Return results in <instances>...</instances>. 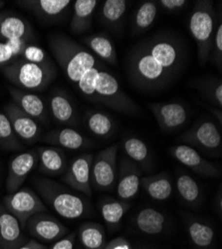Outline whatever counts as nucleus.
Here are the masks:
<instances>
[{"mask_svg": "<svg viewBox=\"0 0 222 249\" xmlns=\"http://www.w3.org/2000/svg\"><path fill=\"white\" fill-rule=\"evenodd\" d=\"M188 2L187 0H160L157 2V5L163 7L167 11H178L187 6Z\"/></svg>", "mask_w": 222, "mask_h": 249, "instance_id": "obj_43", "label": "nucleus"}, {"mask_svg": "<svg viewBox=\"0 0 222 249\" xmlns=\"http://www.w3.org/2000/svg\"><path fill=\"white\" fill-rule=\"evenodd\" d=\"M4 4H5V2H4V1H0V8L3 7V6H4Z\"/></svg>", "mask_w": 222, "mask_h": 249, "instance_id": "obj_48", "label": "nucleus"}, {"mask_svg": "<svg viewBox=\"0 0 222 249\" xmlns=\"http://www.w3.org/2000/svg\"><path fill=\"white\" fill-rule=\"evenodd\" d=\"M2 205L17 218L22 228H25L26 222L31 216L47 212V206L43 200L28 186H22L17 192L5 196Z\"/></svg>", "mask_w": 222, "mask_h": 249, "instance_id": "obj_9", "label": "nucleus"}, {"mask_svg": "<svg viewBox=\"0 0 222 249\" xmlns=\"http://www.w3.org/2000/svg\"><path fill=\"white\" fill-rule=\"evenodd\" d=\"M5 43L9 46L11 51L13 52L15 59H17L20 55L22 54L23 50L25 47L29 44L27 40L24 39H10V40H5Z\"/></svg>", "mask_w": 222, "mask_h": 249, "instance_id": "obj_42", "label": "nucleus"}, {"mask_svg": "<svg viewBox=\"0 0 222 249\" xmlns=\"http://www.w3.org/2000/svg\"><path fill=\"white\" fill-rule=\"evenodd\" d=\"M49 47L64 75L74 86L88 70L98 65L93 53L63 34L52 35Z\"/></svg>", "mask_w": 222, "mask_h": 249, "instance_id": "obj_3", "label": "nucleus"}, {"mask_svg": "<svg viewBox=\"0 0 222 249\" xmlns=\"http://www.w3.org/2000/svg\"><path fill=\"white\" fill-rule=\"evenodd\" d=\"M0 147L6 151H18L23 147L14 133L9 119L2 112H0Z\"/></svg>", "mask_w": 222, "mask_h": 249, "instance_id": "obj_36", "label": "nucleus"}, {"mask_svg": "<svg viewBox=\"0 0 222 249\" xmlns=\"http://www.w3.org/2000/svg\"><path fill=\"white\" fill-rule=\"evenodd\" d=\"M130 206L128 201L110 197L104 198L100 202V213L110 230H115L118 228Z\"/></svg>", "mask_w": 222, "mask_h": 249, "instance_id": "obj_31", "label": "nucleus"}, {"mask_svg": "<svg viewBox=\"0 0 222 249\" xmlns=\"http://www.w3.org/2000/svg\"><path fill=\"white\" fill-rule=\"evenodd\" d=\"M49 112L53 119L61 124L76 126L78 112L71 98L61 90H54L49 98Z\"/></svg>", "mask_w": 222, "mask_h": 249, "instance_id": "obj_20", "label": "nucleus"}, {"mask_svg": "<svg viewBox=\"0 0 222 249\" xmlns=\"http://www.w3.org/2000/svg\"><path fill=\"white\" fill-rule=\"evenodd\" d=\"M142 178V170L128 157L120 160L118 167L117 195L119 199L124 201L132 200L138 193Z\"/></svg>", "mask_w": 222, "mask_h": 249, "instance_id": "obj_15", "label": "nucleus"}, {"mask_svg": "<svg viewBox=\"0 0 222 249\" xmlns=\"http://www.w3.org/2000/svg\"><path fill=\"white\" fill-rule=\"evenodd\" d=\"M158 5L156 1H144L137 9L133 19V33L147 31L155 21Z\"/></svg>", "mask_w": 222, "mask_h": 249, "instance_id": "obj_34", "label": "nucleus"}, {"mask_svg": "<svg viewBox=\"0 0 222 249\" xmlns=\"http://www.w3.org/2000/svg\"><path fill=\"white\" fill-rule=\"evenodd\" d=\"M15 60V56L5 42H0V69Z\"/></svg>", "mask_w": 222, "mask_h": 249, "instance_id": "obj_41", "label": "nucleus"}, {"mask_svg": "<svg viewBox=\"0 0 222 249\" xmlns=\"http://www.w3.org/2000/svg\"><path fill=\"white\" fill-rule=\"evenodd\" d=\"M216 28L213 3L207 0L197 1L189 17V31L197 44V57L201 65L210 57Z\"/></svg>", "mask_w": 222, "mask_h": 249, "instance_id": "obj_6", "label": "nucleus"}, {"mask_svg": "<svg viewBox=\"0 0 222 249\" xmlns=\"http://www.w3.org/2000/svg\"><path fill=\"white\" fill-rule=\"evenodd\" d=\"M38 156L36 150L18 154L8 163V174L6 178V191L11 195L21 189L32 171L37 168Z\"/></svg>", "mask_w": 222, "mask_h": 249, "instance_id": "obj_14", "label": "nucleus"}, {"mask_svg": "<svg viewBox=\"0 0 222 249\" xmlns=\"http://www.w3.org/2000/svg\"><path fill=\"white\" fill-rule=\"evenodd\" d=\"M140 186L150 197L157 201L167 200L172 195V182L167 173L142 178Z\"/></svg>", "mask_w": 222, "mask_h": 249, "instance_id": "obj_25", "label": "nucleus"}, {"mask_svg": "<svg viewBox=\"0 0 222 249\" xmlns=\"http://www.w3.org/2000/svg\"><path fill=\"white\" fill-rule=\"evenodd\" d=\"M119 144L102 150L94 155L91 167L92 190L111 192L116 188L118 178Z\"/></svg>", "mask_w": 222, "mask_h": 249, "instance_id": "obj_7", "label": "nucleus"}, {"mask_svg": "<svg viewBox=\"0 0 222 249\" xmlns=\"http://www.w3.org/2000/svg\"><path fill=\"white\" fill-rule=\"evenodd\" d=\"M17 59H22L28 62H32V63L36 64H45L51 62L45 53V51L35 45L28 44L25 49L23 50L22 54L20 55Z\"/></svg>", "mask_w": 222, "mask_h": 249, "instance_id": "obj_38", "label": "nucleus"}, {"mask_svg": "<svg viewBox=\"0 0 222 249\" xmlns=\"http://www.w3.org/2000/svg\"><path fill=\"white\" fill-rule=\"evenodd\" d=\"M184 49L171 36H155L135 47L128 58V75L133 84L144 91L163 89L176 75Z\"/></svg>", "mask_w": 222, "mask_h": 249, "instance_id": "obj_1", "label": "nucleus"}, {"mask_svg": "<svg viewBox=\"0 0 222 249\" xmlns=\"http://www.w3.org/2000/svg\"><path fill=\"white\" fill-rule=\"evenodd\" d=\"M148 108L154 115L160 130L166 133L180 130L188 119L187 108L183 104L176 102L150 104Z\"/></svg>", "mask_w": 222, "mask_h": 249, "instance_id": "obj_11", "label": "nucleus"}, {"mask_svg": "<svg viewBox=\"0 0 222 249\" xmlns=\"http://www.w3.org/2000/svg\"><path fill=\"white\" fill-rule=\"evenodd\" d=\"M210 111L214 114V116L217 118V121L219 123V124H222V112H221V109H218V108H212V107H209Z\"/></svg>", "mask_w": 222, "mask_h": 249, "instance_id": "obj_47", "label": "nucleus"}, {"mask_svg": "<svg viewBox=\"0 0 222 249\" xmlns=\"http://www.w3.org/2000/svg\"><path fill=\"white\" fill-rule=\"evenodd\" d=\"M77 235L85 249H104L107 236L104 227L96 222H84L80 225Z\"/></svg>", "mask_w": 222, "mask_h": 249, "instance_id": "obj_29", "label": "nucleus"}, {"mask_svg": "<svg viewBox=\"0 0 222 249\" xmlns=\"http://www.w3.org/2000/svg\"><path fill=\"white\" fill-rule=\"evenodd\" d=\"M93 154H82L74 158L62 177V180L71 189L85 196H91L93 190L91 186V167Z\"/></svg>", "mask_w": 222, "mask_h": 249, "instance_id": "obj_10", "label": "nucleus"}, {"mask_svg": "<svg viewBox=\"0 0 222 249\" xmlns=\"http://www.w3.org/2000/svg\"><path fill=\"white\" fill-rule=\"evenodd\" d=\"M188 236L191 242L199 249H210L215 243L213 228L201 220L189 217L187 221Z\"/></svg>", "mask_w": 222, "mask_h": 249, "instance_id": "obj_28", "label": "nucleus"}, {"mask_svg": "<svg viewBox=\"0 0 222 249\" xmlns=\"http://www.w3.org/2000/svg\"><path fill=\"white\" fill-rule=\"evenodd\" d=\"M83 42L99 58L111 65L117 64V52L112 41L104 34H92L83 37Z\"/></svg>", "mask_w": 222, "mask_h": 249, "instance_id": "obj_32", "label": "nucleus"}, {"mask_svg": "<svg viewBox=\"0 0 222 249\" xmlns=\"http://www.w3.org/2000/svg\"><path fill=\"white\" fill-rule=\"evenodd\" d=\"M171 156L180 163L194 172L195 174L205 178H218L221 171L218 165L205 160L197 150L188 144L179 143L170 149Z\"/></svg>", "mask_w": 222, "mask_h": 249, "instance_id": "obj_12", "label": "nucleus"}, {"mask_svg": "<svg viewBox=\"0 0 222 249\" xmlns=\"http://www.w3.org/2000/svg\"><path fill=\"white\" fill-rule=\"evenodd\" d=\"M138 231L148 235H156L163 232L167 227V217L163 213L153 207L140 210L133 219Z\"/></svg>", "mask_w": 222, "mask_h": 249, "instance_id": "obj_23", "label": "nucleus"}, {"mask_svg": "<svg viewBox=\"0 0 222 249\" xmlns=\"http://www.w3.org/2000/svg\"><path fill=\"white\" fill-rule=\"evenodd\" d=\"M76 236L77 232L67 234L64 237L55 241L50 249H74L76 243Z\"/></svg>", "mask_w": 222, "mask_h": 249, "instance_id": "obj_40", "label": "nucleus"}, {"mask_svg": "<svg viewBox=\"0 0 222 249\" xmlns=\"http://www.w3.org/2000/svg\"><path fill=\"white\" fill-rule=\"evenodd\" d=\"M178 142L213 157L221 155V134L216 124L210 120H201L195 123L192 128L178 138Z\"/></svg>", "mask_w": 222, "mask_h": 249, "instance_id": "obj_8", "label": "nucleus"}, {"mask_svg": "<svg viewBox=\"0 0 222 249\" xmlns=\"http://www.w3.org/2000/svg\"><path fill=\"white\" fill-rule=\"evenodd\" d=\"M4 114L9 119L12 129L20 141L28 144L38 141L42 133V128L38 122L20 110L14 103L6 104Z\"/></svg>", "mask_w": 222, "mask_h": 249, "instance_id": "obj_16", "label": "nucleus"}, {"mask_svg": "<svg viewBox=\"0 0 222 249\" xmlns=\"http://www.w3.org/2000/svg\"><path fill=\"white\" fill-rule=\"evenodd\" d=\"M8 91L13 99V103L20 110H22L36 122L45 123L47 121V107L42 98L32 92L14 87H10Z\"/></svg>", "mask_w": 222, "mask_h": 249, "instance_id": "obj_19", "label": "nucleus"}, {"mask_svg": "<svg viewBox=\"0 0 222 249\" xmlns=\"http://www.w3.org/2000/svg\"><path fill=\"white\" fill-rule=\"evenodd\" d=\"M35 189L51 209L67 219H78L91 213L89 201L80 195L50 178L35 177L32 180Z\"/></svg>", "mask_w": 222, "mask_h": 249, "instance_id": "obj_4", "label": "nucleus"}, {"mask_svg": "<svg viewBox=\"0 0 222 249\" xmlns=\"http://www.w3.org/2000/svg\"><path fill=\"white\" fill-rule=\"evenodd\" d=\"M123 149L127 157L140 169L149 170L152 167V154L144 141L136 137H127L123 141Z\"/></svg>", "mask_w": 222, "mask_h": 249, "instance_id": "obj_30", "label": "nucleus"}, {"mask_svg": "<svg viewBox=\"0 0 222 249\" xmlns=\"http://www.w3.org/2000/svg\"><path fill=\"white\" fill-rule=\"evenodd\" d=\"M25 228L31 236L46 243L55 242L68 233V228L62 222L45 213L31 216Z\"/></svg>", "mask_w": 222, "mask_h": 249, "instance_id": "obj_13", "label": "nucleus"}, {"mask_svg": "<svg viewBox=\"0 0 222 249\" xmlns=\"http://www.w3.org/2000/svg\"><path fill=\"white\" fill-rule=\"evenodd\" d=\"M43 141L60 149H67L71 151L88 148L92 144V142L86 136L73 128L53 130L44 136Z\"/></svg>", "mask_w": 222, "mask_h": 249, "instance_id": "obj_21", "label": "nucleus"}, {"mask_svg": "<svg viewBox=\"0 0 222 249\" xmlns=\"http://www.w3.org/2000/svg\"><path fill=\"white\" fill-rule=\"evenodd\" d=\"M38 156V171L48 177H57L66 172L68 160L63 149L58 147H39L36 149Z\"/></svg>", "mask_w": 222, "mask_h": 249, "instance_id": "obj_18", "label": "nucleus"}, {"mask_svg": "<svg viewBox=\"0 0 222 249\" xmlns=\"http://www.w3.org/2000/svg\"><path fill=\"white\" fill-rule=\"evenodd\" d=\"M2 73L14 86L33 93L47 89L56 77V68L52 62L36 64L15 59L2 68Z\"/></svg>", "mask_w": 222, "mask_h": 249, "instance_id": "obj_5", "label": "nucleus"}, {"mask_svg": "<svg viewBox=\"0 0 222 249\" xmlns=\"http://www.w3.org/2000/svg\"><path fill=\"white\" fill-rule=\"evenodd\" d=\"M0 37L5 40L33 37V30L25 19L11 13H0Z\"/></svg>", "mask_w": 222, "mask_h": 249, "instance_id": "obj_24", "label": "nucleus"}, {"mask_svg": "<svg viewBox=\"0 0 222 249\" xmlns=\"http://www.w3.org/2000/svg\"><path fill=\"white\" fill-rule=\"evenodd\" d=\"M215 210L217 211L219 217L222 216V195H221V188H219V192L215 197Z\"/></svg>", "mask_w": 222, "mask_h": 249, "instance_id": "obj_46", "label": "nucleus"}, {"mask_svg": "<svg viewBox=\"0 0 222 249\" xmlns=\"http://www.w3.org/2000/svg\"><path fill=\"white\" fill-rule=\"evenodd\" d=\"M19 6L41 19H56L69 7L70 0H24L18 1Z\"/></svg>", "mask_w": 222, "mask_h": 249, "instance_id": "obj_22", "label": "nucleus"}, {"mask_svg": "<svg viewBox=\"0 0 222 249\" xmlns=\"http://www.w3.org/2000/svg\"><path fill=\"white\" fill-rule=\"evenodd\" d=\"M17 249H47L46 245L41 243L38 240H29L24 242L21 246H19Z\"/></svg>", "mask_w": 222, "mask_h": 249, "instance_id": "obj_45", "label": "nucleus"}, {"mask_svg": "<svg viewBox=\"0 0 222 249\" xmlns=\"http://www.w3.org/2000/svg\"><path fill=\"white\" fill-rule=\"evenodd\" d=\"M25 242L17 218L0 203V249H17Z\"/></svg>", "mask_w": 222, "mask_h": 249, "instance_id": "obj_17", "label": "nucleus"}, {"mask_svg": "<svg viewBox=\"0 0 222 249\" xmlns=\"http://www.w3.org/2000/svg\"><path fill=\"white\" fill-rule=\"evenodd\" d=\"M210 56H211L213 64L217 67L219 71H221V67H222V24L221 22L216 28V31L214 34Z\"/></svg>", "mask_w": 222, "mask_h": 249, "instance_id": "obj_39", "label": "nucleus"}, {"mask_svg": "<svg viewBox=\"0 0 222 249\" xmlns=\"http://www.w3.org/2000/svg\"><path fill=\"white\" fill-rule=\"evenodd\" d=\"M104 249H133L130 241L125 237H116L107 242Z\"/></svg>", "mask_w": 222, "mask_h": 249, "instance_id": "obj_44", "label": "nucleus"}, {"mask_svg": "<svg viewBox=\"0 0 222 249\" xmlns=\"http://www.w3.org/2000/svg\"><path fill=\"white\" fill-rule=\"evenodd\" d=\"M139 249H150V248H139Z\"/></svg>", "mask_w": 222, "mask_h": 249, "instance_id": "obj_49", "label": "nucleus"}, {"mask_svg": "<svg viewBox=\"0 0 222 249\" xmlns=\"http://www.w3.org/2000/svg\"><path fill=\"white\" fill-rule=\"evenodd\" d=\"M86 100L129 116H137L140 109L120 88L117 78L108 70L95 66L88 70L75 86Z\"/></svg>", "mask_w": 222, "mask_h": 249, "instance_id": "obj_2", "label": "nucleus"}, {"mask_svg": "<svg viewBox=\"0 0 222 249\" xmlns=\"http://www.w3.org/2000/svg\"><path fill=\"white\" fill-rule=\"evenodd\" d=\"M199 90L205 94L211 102H213L216 108H222V84L221 80L217 79H207L200 82Z\"/></svg>", "mask_w": 222, "mask_h": 249, "instance_id": "obj_37", "label": "nucleus"}, {"mask_svg": "<svg viewBox=\"0 0 222 249\" xmlns=\"http://www.w3.org/2000/svg\"><path fill=\"white\" fill-rule=\"evenodd\" d=\"M84 121L86 128L95 137L107 139L115 132V121L108 113L98 110L87 111Z\"/></svg>", "mask_w": 222, "mask_h": 249, "instance_id": "obj_27", "label": "nucleus"}, {"mask_svg": "<svg viewBox=\"0 0 222 249\" xmlns=\"http://www.w3.org/2000/svg\"><path fill=\"white\" fill-rule=\"evenodd\" d=\"M129 3L126 0H106L101 10L102 21L112 28L119 26L123 21Z\"/></svg>", "mask_w": 222, "mask_h": 249, "instance_id": "obj_35", "label": "nucleus"}, {"mask_svg": "<svg viewBox=\"0 0 222 249\" xmlns=\"http://www.w3.org/2000/svg\"><path fill=\"white\" fill-rule=\"evenodd\" d=\"M98 5L97 0H76L70 30L74 34H82L92 26L93 15Z\"/></svg>", "mask_w": 222, "mask_h": 249, "instance_id": "obj_26", "label": "nucleus"}, {"mask_svg": "<svg viewBox=\"0 0 222 249\" xmlns=\"http://www.w3.org/2000/svg\"><path fill=\"white\" fill-rule=\"evenodd\" d=\"M176 190L183 201L190 206H198L203 200V195L197 181L186 173L177 175Z\"/></svg>", "mask_w": 222, "mask_h": 249, "instance_id": "obj_33", "label": "nucleus"}]
</instances>
